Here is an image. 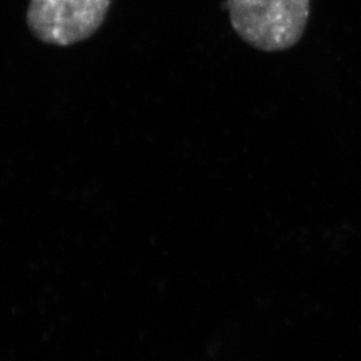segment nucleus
I'll return each instance as SVG.
<instances>
[{
  "label": "nucleus",
  "mask_w": 361,
  "mask_h": 361,
  "mask_svg": "<svg viewBox=\"0 0 361 361\" xmlns=\"http://www.w3.org/2000/svg\"><path fill=\"white\" fill-rule=\"evenodd\" d=\"M235 34L259 51L295 47L308 25L310 0H228Z\"/></svg>",
  "instance_id": "obj_1"
},
{
  "label": "nucleus",
  "mask_w": 361,
  "mask_h": 361,
  "mask_svg": "<svg viewBox=\"0 0 361 361\" xmlns=\"http://www.w3.org/2000/svg\"><path fill=\"white\" fill-rule=\"evenodd\" d=\"M113 0H30L27 26L43 43L67 47L91 38Z\"/></svg>",
  "instance_id": "obj_2"
}]
</instances>
